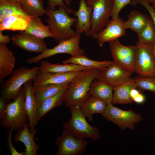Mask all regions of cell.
Listing matches in <instances>:
<instances>
[{
  "label": "cell",
  "mask_w": 155,
  "mask_h": 155,
  "mask_svg": "<svg viewBox=\"0 0 155 155\" xmlns=\"http://www.w3.org/2000/svg\"><path fill=\"white\" fill-rule=\"evenodd\" d=\"M16 59L6 44L0 43V79L2 81L12 72Z\"/></svg>",
  "instance_id": "ffe728a7"
},
{
  "label": "cell",
  "mask_w": 155,
  "mask_h": 155,
  "mask_svg": "<svg viewBox=\"0 0 155 155\" xmlns=\"http://www.w3.org/2000/svg\"><path fill=\"white\" fill-rule=\"evenodd\" d=\"M149 17L147 15L134 10L130 12L127 21L124 22L126 29L129 28L137 34L140 33L146 27Z\"/></svg>",
  "instance_id": "484cf974"
},
{
  "label": "cell",
  "mask_w": 155,
  "mask_h": 155,
  "mask_svg": "<svg viewBox=\"0 0 155 155\" xmlns=\"http://www.w3.org/2000/svg\"><path fill=\"white\" fill-rule=\"evenodd\" d=\"M81 37V34L77 33L71 38L60 41L52 48L47 49L38 55L26 59L25 61L29 64L36 63L44 58L60 53L69 54L72 57L84 55L85 51L79 46Z\"/></svg>",
  "instance_id": "ba28073f"
},
{
  "label": "cell",
  "mask_w": 155,
  "mask_h": 155,
  "mask_svg": "<svg viewBox=\"0 0 155 155\" xmlns=\"http://www.w3.org/2000/svg\"><path fill=\"white\" fill-rule=\"evenodd\" d=\"M113 89L114 87L111 85L95 79L91 84L89 92L91 95L100 99L107 104L112 103Z\"/></svg>",
  "instance_id": "7402d4cb"
},
{
  "label": "cell",
  "mask_w": 155,
  "mask_h": 155,
  "mask_svg": "<svg viewBox=\"0 0 155 155\" xmlns=\"http://www.w3.org/2000/svg\"><path fill=\"white\" fill-rule=\"evenodd\" d=\"M140 93V91L137 90L136 88H133L132 89L130 93V96L132 100L133 98Z\"/></svg>",
  "instance_id": "60d3db41"
},
{
  "label": "cell",
  "mask_w": 155,
  "mask_h": 155,
  "mask_svg": "<svg viewBox=\"0 0 155 155\" xmlns=\"http://www.w3.org/2000/svg\"><path fill=\"white\" fill-rule=\"evenodd\" d=\"M12 43L24 50L30 52L41 53L47 48L44 39L40 38L24 31L13 35Z\"/></svg>",
  "instance_id": "5bb4252c"
},
{
  "label": "cell",
  "mask_w": 155,
  "mask_h": 155,
  "mask_svg": "<svg viewBox=\"0 0 155 155\" xmlns=\"http://www.w3.org/2000/svg\"><path fill=\"white\" fill-rule=\"evenodd\" d=\"M113 105L112 103L107 104L105 110L102 114V117L117 125L122 130L127 129L134 130L136 124L143 119L140 114L131 109L124 110Z\"/></svg>",
  "instance_id": "52a82bcc"
},
{
  "label": "cell",
  "mask_w": 155,
  "mask_h": 155,
  "mask_svg": "<svg viewBox=\"0 0 155 155\" xmlns=\"http://www.w3.org/2000/svg\"><path fill=\"white\" fill-rule=\"evenodd\" d=\"M135 79L132 78L126 82L114 87L112 104L113 105L131 104L133 100L130 96L131 90L136 88Z\"/></svg>",
  "instance_id": "44dd1931"
},
{
  "label": "cell",
  "mask_w": 155,
  "mask_h": 155,
  "mask_svg": "<svg viewBox=\"0 0 155 155\" xmlns=\"http://www.w3.org/2000/svg\"><path fill=\"white\" fill-rule=\"evenodd\" d=\"M69 83L50 84L34 91L37 108L44 100L55 95L60 90L67 86Z\"/></svg>",
  "instance_id": "f1b7e54d"
},
{
  "label": "cell",
  "mask_w": 155,
  "mask_h": 155,
  "mask_svg": "<svg viewBox=\"0 0 155 155\" xmlns=\"http://www.w3.org/2000/svg\"><path fill=\"white\" fill-rule=\"evenodd\" d=\"M79 9L75 11L74 14L77 17L75 24V31L81 34L84 32L86 36H89L91 28V18L93 10L92 7L87 5L85 0H80Z\"/></svg>",
  "instance_id": "2e32d148"
},
{
  "label": "cell",
  "mask_w": 155,
  "mask_h": 155,
  "mask_svg": "<svg viewBox=\"0 0 155 155\" xmlns=\"http://www.w3.org/2000/svg\"><path fill=\"white\" fill-rule=\"evenodd\" d=\"M108 42L113 60L126 70L136 73V45L125 46L118 39Z\"/></svg>",
  "instance_id": "9c48e42d"
},
{
  "label": "cell",
  "mask_w": 155,
  "mask_h": 155,
  "mask_svg": "<svg viewBox=\"0 0 155 155\" xmlns=\"http://www.w3.org/2000/svg\"><path fill=\"white\" fill-rule=\"evenodd\" d=\"M134 79L137 87L141 90H147L155 94V78L139 76Z\"/></svg>",
  "instance_id": "d6a6232c"
},
{
  "label": "cell",
  "mask_w": 155,
  "mask_h": 155,
  "mask_svg": "<svg viewBox=\"0 0 155 155\" xmlns=\"http://www.w3.org/2000/svg\"><path fill=\"white\" fill-rule=\"evenodd\" d=\"M82 71L67 73H51L39 69L33 82L34 90L50 84L69 83Z\"/></svg>",
  "instance_id": "4fadbf2b"
},
{
  "label": "cell",
  "mask_w": 155,
  "mask_h": 155,
  "mask_svg": "<svg viewBox=\"0 0 155 155\" xmlns=\"http://www.w3.org/2000/svg\"><path fill=\"white\" fill-rule=\"evenodd\" d=\"M138 41L143 43L153 44L155 43V27L150 17L144 29L137 34Z\"/></svg>",
  "instance_id": "1f68e13d"
},
{
  "label": "cell",
  "mask_w": 155,
  "mask_h": 155,
  "mask_svg": "<svg viewBox=\"0 0 155 155\" xmlns=\"http://www.w3.org/2000/svg\"><path fill=\"white\" fill-rule=\"evenodd\" d=\"M113 5L111 19H115L119 17L120 11L127 5L130 3L132 0H113Z\"/></svg>",
  "instance_id": "836d02e7"
},
{
  "label": "cell",
  "mask_w": 155,
  "mask_h": 155,
  "mask_svg": "<svg viewBox=\"0 0 155 155\" xmlns=\"http://www.w3.org/2000/svg\"><path fill=\"white\" fill-rule=\"evenodd\" d=\"M150 3L152 4V5L155 8V0H148Z\"/></svg>",
  "instance_id": "7bdbcfd3"
},
{
  "label": "cell",
  "mask_w": 155,
  "mask_h": 155,
  "mask_svg": "<svg viewBox=\"0 0 155 155\" xmlns=\"http://www.w3.org/2000/svg\"><path fill=\"white\" fill-rule=\"evenodd\" d=\"M27 123L22 128L17 130L15 134L14 140L15 143L21 142L26 147V155H36L37 151L40 148V146L35 141L34 136L37 131L34 129L32 131L29 130Z\"/></svg>",
  "instance_id": "ac0fdd59"
},
{
  "label": "cell",
  "mask_w": 155,
  "mask_h": 155,
  "mask_svg": "<svg viewBox=\"0 0 155 155\" xmlns=\"http://www.w3.org/2000/svg\"><path fill=\"white\" fill-rule=\"evenodd\" d=\"M25 93L23 87L20 89L18 96L13 102L6 104V115L1 121L0 125L8 130L17 131L23 127L29 121L25 105Z\"/></svg>",
  "instance_id": "277c9868"
},
{
  "label": "cell",
  "mask_w": 155,
  "mask_h": 155,
  "mask_svg": "<svg viewBox=\"0 0 155 155\" xmlns=\"http://www.w3.org/2000/svg\"><path fill=\"white\" fill-rule=\"evenodd\" d=\"M33 82L32 81L27 82L23 87L25 93V105L29 119L28 126L31 132L35 129L38 121Z\"/></svg>",
  "instance_id": "e0dca14e"
},
{
  "label": "cell",
  "mask_w": 155,
  "mask_h": 155,
  "mask_svg": "<svg viewBox=\"0 0 155 155\" xmlns=\"http://www.w3.org/2000/svg\"><path fill=\"white\" fill-rule=\"evenodd\" d=\"M20 3L24 11L30 16L40 17L45 14L43 0H21Z\"/></svg>",
  "instance_id": "f546056e"
},
{
  "label": "cell",
  "mask_w": 155,
  "mask_h": 155,
  "mask_svg": "<svg viewBox=\"0 0 155 155\" xmlns=\"http://www.w3.org/2000/svg\"><path fill=\"white\" fill-rule=\"evenodd\" d=\"M150 3L148 0H132L130 4L135 5L138 4L143 6L149 13L155 27V8L151 5Z\"/></svg>",
  "instance_id": "d590c367"
},
{
  "label": "cell",
  "mask_w": 155,
  "mask_h": 155,
  "mask_svg": "<svg viewBox=\"0 0 155 155\" xmlns=\"http://www.w3.org/2000/svg\"><path fill=\"white\" fill-rule=\"evenodd\" d=\"M2 31L0 30V43H8L10 42V39L7 36L2 34Z\"/></svg>",
  "instance_id": "ab89813d"
},
{
  "label": "cell",
  "mask_w": 155,
  "mask_h": 155,
  "mask_svg": "<svg viewBox=\"0 0 155 155\" xmlns=\"http://www.w3.org/2000/svg\"><path fill=\"white\" fill-rule=\"evenodd\" d=\"M111 61H97L88 58L84 55L72 57L62 61L63 63H73L82 66L90 68H96L101 71L108 66Z\"/></svg>",
  "instance_id": "83f0119b"
},
{
  "label": "cell",
  "mask_w": 155,
  "mask_h": 155,
  "mask_svg": "<svg viewBox=\"0 0 155 155\" xmlns=\"http://www.w3.org/2000/svg\"><path fill=\"white\" fill-rule=\"evenodd\" d=\"M152 48L155 60V43L152 44Z\"/></svg>",
  "instance_id": "b9f144b4"
},
{
  "label": "cell",
  "mask_w": 155,
  "mask_h": 155,
  "mask_svg": "<svg viewBox=\"0 0 155 155\" xmlns=\"http://www.w3.org/2000/svg\"><path fill=\"white\" fill-rule=\"evenodd\" d=\"M38 70V67L30 69L24 66L13 69L11 76L1 87V96L7 102L15 100L23 85L28 81H34Z\"/></svg>",
  "instance_id": "3957f363"
},
{
  "label": "cell",
  "mask_w": 155,
  "mask_h": 155,
  "mask_svg": "<svg viewBox=\"0 0 155 155\" xmlns=\"http://www.w3.org/2000/svg\"><path fill=\"white\" fill-rule=\"evenodd\" d=\"M69 109L71 118L63 123L64 129L78 139L88 137L97 141L100 138L98 128L88 123L81 109L73 107H69Z\"/></svg>",
  "instance_id": "5b68a950"
},
{
  "label": "cell",
  "mask_w": 155,
  "mask_h": 155,
  "mask_svg": "<svg viewBox=\"0 0 155 155\" xmlns=\"http://www.w3.org/2000/svg\"><path fill=\"white\" fill-rule=\"evenodd\" d=\"M107 104L100 99L91 95L85 101L81 110L85 117L89 121H92L93 120V115L96 113L102 114Z\"/></svg>",
  "instance_id": "cb8c5ba5"
},
{
  "label": "cell",
  "mask_w": 155,
  "mask_h": 155,
  "mask_svg": "<svg viewBox=\"0 0 155 155\" xmlns=\"http://www.w3.org/2000/svg\"><path fill=\"white\" fill-rule=\"evenodd\" d=\"M31 17L22 13H13L0 22V30L25 31L29 24Z\"/></svg>",
  "instance_id": "d6986e66"
},
{
  "label": "cell",
  "mask_w": 155,
  "mask_h": 155,
  "mask_svg": "<svg viewBox=\"0 0 155 155\" xmlns=\"http://www.w3.org/2000/svg\"><path fill=\"white\" fill-rule=\"evenodd\" d=\"M10 2L13 3H20L21 0H6Z\"/></svg>",
  "instance_id": "ee69618b"
},
{
  "label": "cell",
  "mask_w": 155,
  "mask_h": 155,
  "mask_svg": "<svg viewBox=\"0 0 155 155\" xmlns=\"http://www.w3.org/2000/svg\"><path fill=\"white\" fill-rule=\"evenodd\" d=\"M72 1V0H48V8L51 10L54 9L57 5L61 6L65 8L69 13H74V10L68 7L69 6Z\"/></svg>",
  "instance_id": "e575fe53"
},
{
  "label": "cell",
  "mask_w": 155,
  "mask_h": 155,
  "mask_svg": "<svg viewBox=\"0 0 155 155\" xmlns=\"http://www.w3.org/2000/svg\"><path fill=\"white\" fill-rule=\"evenodd\" d=\"M96 68L82 71L68 85L63 103L66 107L81 109L91 95L89 90L92 82L96 79L100 71Z\"/></svg>",
  "instance_id": "6da1fadb"
},
{
  "label": "cell",
  "mask_w": 155,
  "mask_h": 155,
  "mask_svg": "<svg viewBox=\"0 0 155 155\" xmlns=\"http://www.w3.org/2000/svg\"><path fill=\"white\" fill-rule=\"evenodd\" d=\"M38 67L39 69L51 73H67L91 68L73 63H53L47 61H42Z\"/></svg>",
  "instance_id": "4316f807"
},
{
  "label": "cell",
  "mask_w": 155,
  "mask_h": 155,
  "mask_svg": "<svg viewBox=\"0 0 155 155\" xmlns=\"http://www.w3.org/2000/svg\"><path fill=\"white\" fill-rule=\"evenodd\" d=\"M24 31L40 38H55L49 26L44 25L39 17L31 16L29 24Z\"/></svg>",
  "instance_id": "603a6c76"
},
{
  "label": "cell",
  "mask_w": 155,
  "mask_h": 155,
  "mask_svg": "<svg viewBox=\"0 0 155 155\" xmlns=\"http://www.w3.org/2000/svg\"><path fill=\"white\" fill-rule=\"evenodd\" d=\"M13 130V129L8 130L7 133V139L6 144L8 149L12 155H26V152L24 150L23 152H19L13 147L11 140V133Z\"/></svg>",
  "instance_id": "8d00e7d4"
},
{
  "label": "cell",
  "mask_w": 155,
  "mask_h": 155,
  "mask_svg": "<svg viewBox=\"0 0 155 155\" xmlns=\"http://www.w3.org/2000/svg\"><path fill=\"white\" fill-rule=\"evenodd\" d=\"M55 143L58 147L56 155H78L86 149L88 142L84 139L76 138L64 129L62 135L56 138Z\"/></svg>",
  "instance_id": "8fae6325"
},
{
  "label": "cell",
  "mask_w": 155,
  "mask_h": 155,
  "mask_svg": "<svg viewBox=\"0 0 155 155\" xmlns=\"http://www.w3.org/2000/svg\"><path fill=\"white\" fill-rule=\"evenodd\" d=\"M67 86L60 90L55 95L46 99L37 108V117L38 121L53 108L61 106L63 102Z\"/></svg>",
  "instance_id": "d4e9b609"
},
{
  "label": "cell",
  "mask_w": 155,
  "mask_h": 155,
  "mask_svg": "<svg viewBox=\"0 0 155 155\" xmlns=\"http://www.w3.org/2000/svg\"><path fill=\"white\" fill-rule=\"evenodd\" d=\"M133 73L123 68L113 60L110 65L100 71L96 79L115 87L131 80L132 78L131 76Z\"/></svg>",
  "instance_id": "7c38bea8"
},
{
  "label": "cell",
  "mask_w": 155,
  "mask_h": 155,
  "mask_svg": "<svg viewBox=\"0 0 155 155\" xmlns=\"http://www.w3.org/2000/svg\"><path fill=\"white\" fill-rule=\"evenodd\" d=\"M46 20L57 42L73 37L77 33L71 27L77 21V18L70 17L68 12L63 7L59 6L58 9L51 10L46 9Z\"/></svg>",
  "instance_id": "7a4b0ae2"
},
{
  "label": "cell",
  "mask_w": 155,
  "mask_h": 155,
  "mask_svg": "<svg viewBox=\"0 0 155 155\" xmlns=\"http://www.w3.org/2000/svg\"><path fill=\"white\" fill-rule=\"evenodd\" d=\"M16 13L28 15L23 9L20 3L0 0V22L6 17Z\"/></svg>",
  "instance_id": "4dcf8cb0"
},
{
  "label": "cell",
  "mask_w": 155,
  "mask_h": 155,
  "mask_svg": "<svg viewBox=\"0 0 155 155\" xmlns=\"http://www.w3.org/2000/svg\"><path fill=\"white\" fill-rule=\"evenodd\" d=\"M136 73L139 76L155 78V60L152 44L137 41Z\"/></svg>",
  "instance_id": "30bf717a"
},
{
  "label": "cell",
  "mask_w": 155,
  "mask_h": 155,
  "mask_svg": "<svg viewBox=\"0 0 155 155\" xmlns=\"http://www.w3.org/2000/svg\"><path fill=\"white\" fill-rule=\"evenodd\" d=\"M7 100L2 96L0 97V120L4 119L6 115V105Z\"/></svg>",
  "instance_id": "74e56055"
},
{
  "label": "cell",
  "mask_w": 155,
  "mask_h": 155,
  "mask_svg": "<svg viewBox=\"0 0 155 155\" xmlns=\"http://www.w3.org/2000/svg\"><path fill=\"white\" fill-rule=\"evenodd\" d=\"M87 5L91 6L93 10L91 18V28L89 36L92 38L102 30L111 20L113 0H85Z\"/></svg>",
  "instance_id": "8992f818"
},
{
  "label": "cell",
  "mask_w": 155,
  "mask_h": 155,
  "mask_svg": "<svg viewBox=\"0 0 155 155\" xmlns=\"http://www.w3.org/2000/svg\"><path fill=\"white\" fill-rule=\"evenodd\" d=\"M124 22L123 20L119 17L116 19H111L105 28L93 38L97 40L100 47L106 42L118 39L126 34V29Z\"/></svg>",
  "instance_id": "9a60e30c"
},
{
  "label": "cell",
  "mask_w": 155,
  "mask_h": 155,
  "mask_svg": "<svg viewBox=\"0 0 155 155\" xmlns=\"http://www.w3.org/2000/svg\"><path fill=\"white\" fill-rule=\"evenodd\" d=\"M145 100V96L140 93L132 99L133 101L140 104L144 103Z\"/></svg>",
  "instance_id": "f35d334b"
}]
</instances>
